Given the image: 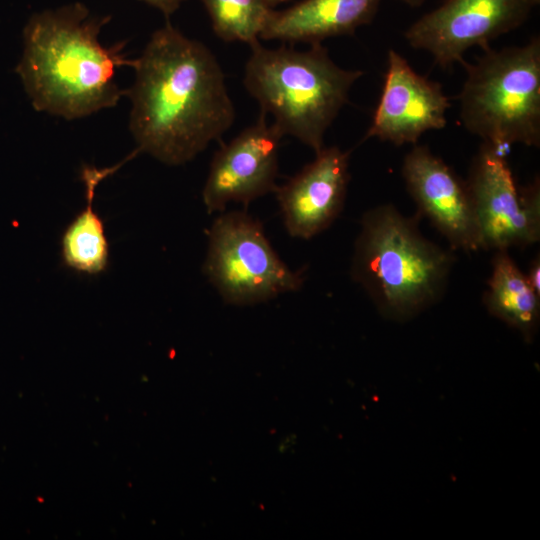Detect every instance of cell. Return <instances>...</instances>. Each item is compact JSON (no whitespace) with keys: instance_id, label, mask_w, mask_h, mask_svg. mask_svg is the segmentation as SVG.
Instances as JSON below:
<instances>
[{"instance_id":"6da1fadb","label":"cell","mask_w":540,"mask_h":540,"mask_svg":"<svg viewBox=\"0 0 540 540\" xmlns=\"http://www.w3.org/2000/svg\"><path fill=\"white\" fill-rule=\"evenodd\" d=\"M132 68L126 95L136 152L182 165L232 126L235 108L215 55L169 21L151 35Z\"/></svg>"},{"instance_id":"7a4b0ae2","label":"cell","mask_w":540,"mask_h":540,"mask_svg":"<svg viewBox=\"0 0 540 540\" xmlns=\"http://www.w3.org/2000/svg\"><path fill=\"white\" fill-rule=\"evenodd\" d=\"M110 17H93L81 3L34 14L23 32L17 66L35 110L73 120L116 106L126 90L116 82L120 67H133L125 43L99 40Z\"/></svg>"},{"instance_id":"3957f363","label":"cell","mask_w":540,"mask_h":540,"mask_svg":"<svg viewBox=\"0 0 540 540\" xmlns=\"http://www.w3.org/2000/svg\"><path fill=\"white\" fill-rule=\"evenodd\" d=\"M418 222L379 205L363 215L355 241L351 277L392 321H408L437 303L455 262L451 251L422 235Z\"/></svg>"},{"instance_id":"277c9868","label":"cell","mask_w":540,"mask_h":540,"mask_svg":"<svg viewBox=\"0 0 540 540\" xmlns=\"http://www.w3.org/2000/svg\"><path fill=\"white\" fill-rule=\"evenodd\" d=\"M250 47L244 87L261 111L273 117L282 136L295 137L319 152L327 129L363 72L338 66L321 43L307 50L284 45L270 49L259 41Z\"/></svg>"},{"instance_id":"5b68a950","label":"cell","mask_w":540,"mask_h":540,"mask_svg":"<svg viewBox=\"0 0 540 540\" xmlns=\"http://www.w3.org/2000/svg\"><path fill=\"white\" fill-rule=\"evenodd\" d=\"M459 95L460 120L471 134L506 155L513 144L540 146V39L501 50L488 48Z\"/></svg>"},{"instance_id":"8992f818","label":"cell","mask_w":540,"mask_h":540,"mask_svg":"<svg viewBox=\"0 0 540 540\" xmlns=\"http://www.w3.org/2000/svg\"><path fill=\"white\" fill-rule=\"evenodd\" d=\"M203 271L224 302L237 306L265 302L303 284L301 272L279 258L262 224L244 211L214 220Z\"/></svg>"},{"instance_id":"52a82bcc","label":"cell","mask_w":540,"mask_h":540,"mask_svg":"<svg viewBox=\"0 0 540 540\" xmlns=\"http://www.w3.org/2000/svg\"><path fill=\"white\" fill-rule=\"evenodd\" d=\"M481 249L525 248L540 240V183L518 188L503 155L483 143L466 181Z\"/></svg>"},{"instance_id":"ba28073f","label":"cell","mask_w":540,"mask_h":540,"mask_svg":"<svg viewBox=\"0 0 540 540\" xmlns=\"http://www.w3.org/2000/svg\"><path fill=\"white\" fill-rule=\"evenodd\" d=\"M540 0H446L405 32L410 46L429 52L447 68L464 63L474 46L484 51L495 38L522 25Z\"/></svg>"},{"instance_id":"9c48e42d","label":"cell","mask_w":540,"mask_h":540,"mask_svg":"<svg viewBox=\"0 0 540 540\" xmlns=\"http://www.w3.org/2000/svg\"><path fill=\"white\" fill-rule=\"evenodd\" d=\"M266 116L261 111L255 123L215 153L202 191L208 213L223 211L230 202L247 205L275 191L283 136Z\"/></svg>"},{"instance_id":"30bf717a","label":"cell","mask_w":540,"mask_h":540,"mask_svg":"<svg viewBox=\"0 0 540 540\" xmlns=\"http://www.w3.org/2000/svg\"><path fill=\"white\" fill-rule=\"evenodd\" d=\"M402 176L419 212L447 239L453 249H481L473 200L467 185L427 146L405 156Z\"/></svg>"},{"instance_id":"8fae6325","label":"cell","mask_w":540,"mask_h":540,"mask_svg":"<svg viewBox=\"0 0 540 540\" xmlns=\"http://www.w3.org/2000/svg\"><path fill=\"white\" fill-rule=\"evenodd\" d=\"M449 107L441 85L416 73L391 49L383 91L364 140L415 144L426 131L445 127Z\"/></svg>"},{"instance_id":"7c38bea8","label":"cell","mask_w":540,"mask_h":540,"mask_svg":"<svg viewBox=\"0 0 540 540\" xmlns=\"http://www.w3.org/2000/svg\"><path fill=\"white\" fill-rule=\"evenodd\" d=\"M350 152L323 147L315 159L275 189L285 228L290 236L310 239L326 230L343 210Z\"/></svg>"},{"instance_id":"4fadbf2b","label":"cell","mask_w":540,"mask_h":540,"mask_svg":"<svg viewBox=\"0 0 540 540\" xmlns=\"http://www.w3.org/2000/svg\"><path fill=\"white\" fill-rule=\"evenodd\" d=\"M381 0H303L282 11L272 10L261 34L263 40L321 43L369 23Z\"/></svg>"},{"instance_id":"5bb4252c","label":"cell","mask_w":540,"mask_h":540,"mask_svg":"<svg viewBox=\"0 0 540 540\" xmlns=\"http://www.w3.org/2000/svg\"><path fill=\"white\" fill-rule=\"evenodd\" d=\"M483 302L492 316L516 329L526 342H532L539 328L540 296L508 250L494 253Z\"/></svg>"},{"instance_id":"9a60e30c","label":"cell","mask_w":540,"mask_h":540,"mask_svg":"<svg viewBox=\"0 0 540 540\" xmlns=\"http://www.w3.org/2000/svg\"><path fill=\"white\" fill-rule=\"evenodd\" d=\"M121 165L122 163L100 170L87 166L82 169L87 204L68 225L61 241L64 263L78 272L98 274L107 267L109 244L103 221L94 211L93 201L99 182Z\"/></svg>"},{"instance_id":"2e32d148","label":"cell","mask_w":540,"mask_h":540,"mask_svg":"<svg viewBox=\"0 0 540 540\" xmlns=\"http://www.w3.org/2000/svg\"><path fill=\"white\" fill-rule=\"evenodd\" d=\"M214 33L226 42L253 45L272 12L265 0H201Z\"/></svg>"},{"instance_id":"e0dca14e","label":"cell","mask_w":540,"mask_h":540,"mask_svg":"<svg viewBox=\"0 0 540 540\" xmlns=\"http://www.w3.org/2000/svg\"><path fill=\"white\" fill-rule=\"evenodd\" d=\"M161 11L166 17L173 14L185 0H140Z\"/></svg>"},{"instance_id":"ac0fdd59","label":"cell","mask_w":540,"mask_h":540,"mask_svg":"<svg viewBox=\"0 0 540 540\" xmlns=\"http://www.w3.org/2000/svg\"><path fill=\"white\" fill-rule=\"evenodd\" d=\"M534 291L540 296V256L539 254L531 261L528 272L525 274Z\"/></svg>"},{"instance_id":"d6986e66","label":"cell","mask_w":540,"mask_h":540,"mask_svg":"<svg viewBox=\"0 0 540 540\" xmlns=\"http://www.w3.org/2000/svg\"><path fill=\"white\" fill-rule=\"evenodd\" d=\"M410 6H419L426 0H400Z\"/></svg>"},{"instance_id":"ffe728a7","label":"cell","mask_w":540,"mask_h":540,"mask_svg":"<svg viewBox=\"0 0 540 540\" xmlns=\"http://www.w3.org/2000/svg\"><path fill=\"white\" fill-rule=\"evenodd\" d=\"M267 2V4L272 7L276 4H279L281 2H284V1H287V0H265Z\"/></svg>"}]
</instances>
